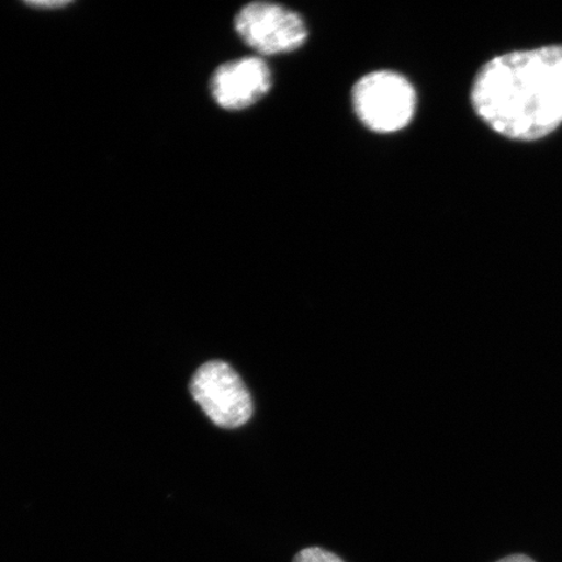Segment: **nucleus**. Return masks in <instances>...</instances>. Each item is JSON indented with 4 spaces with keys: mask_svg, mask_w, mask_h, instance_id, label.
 <instances>
[{
    "mask_svg": "<svg viewBox=\"0 0 562 562\" xmlns=\"http://www.w3.org/2000/svg\"><path fill=\"white\" fill-rule=\"evenodd\" d=\"M292 562H346L336 553L321 547H308L301 550Z\"/></svg>",
    "mask_w": 562,
    "mask_h": 562,
    "instance_id": "obj_6",
    "label": "nucleus"
},
{
    "mask_svg": "<svg viewBox=\"0 0 562 562\" xmlns=\"http://www.w3.org/2000/svg\"><path fill=\"white\" fill-rule=\"evenodd\" d=\"M496 562H537V561L530 557H527V554L515 553V554H509V557H505L501 560H497Z\"/></svg>",
    "mask_w": 562,
    "mask_h": 562,
    "instance_id": "obj_7",
    "label": "nucleus"
},
{
    "mask_svg": "<svg viewBox=\"0 0 562 562\" xmlns=\"http://www.w3.org/2000/svg\"><path fill=\"white\" fill-rule=\"evenodd\" d=\"M472 103L498 135L537 140L562 124V45L497 56L477 72Z\"/></svg>",
    "mask_w": 562,
    "mask_h": 562,
    "instance_id": "obj_1",
    "label": "nucleus"
},
{
    "mask_svg": "<svg viewBox=\"0 0 562 562\" xmlns=\"http://www.w3.org/2000/svg\"><path fill=\"white\" fill-rule=\"evenodd\" d=\"M191 392L206 416L222 428L240 427L252 416L250 393L226 362L202 364L192 379Z\"/></svg>",
    "mask_w": 562,
    "mask_h": 562,
    "instance_id": "obj_3",
    "label": "nucleus"
},
{
    "mask_svg": "<svg viewBox=\"0 0 562 562\" xmlns=\"http://www.w3.org/2000/svg\"><path fill=\"white\" fill-rule=\"evenodd\" d=\"M269 66L261 58L228 61L211 77V94L221 108L238 111L257 103L271 88Z\"/></svg>",
    "mask_w": 562,
    "mask_h": 562,
    "instance_id": "obj_5",
    "label": "nucleus"
},
{
    "mask_svg": "<svg viewBox=\"0 0 562 562\" xmlns=\"http://www.w3.org/2000/svg\"><path fill=\"white\" fill-rule=\"evenodd\" d=\"M353 104L357 116L369 130L393 133L412 122L417 104L416 90L404 76L379 70L356 83Z\"/></svg>",
    "mask_w": 562,
    "mask_h": 562,
    "instance_id": "obj_2",
    "label": "nucleus"
},
{
    "mask_svg": "<svg viewBox=\"0 0 562 562\" xmlns=\"http://www.w3.org/2000/svg\"><path fill=\"white\" fill-rule=\"evenodd\" d=\"M238 35L252 50L276 55L297 50L307 38L304 20L283 5L256 2L237 13Z\"/></svg>",
    "mask_w": 562,
    "mask_h": 562,
    "instance_id": "obj_4",
    "label": "nucleus"
},
{
    "mask_svg": "<svg viewBox=\"0 0 562 562\" xmlns=\"http://www.w3.org/2000/svg\"><path fill=\"white\" fill-rule=\"evenodd\" d=\"M27 4L35 7V9H61V7H67L69 2H31Z\"/></svg>",
    "mask_w": 562,
    "mask_h": 562,
    "instance_id": "obj_8",
    "label": "nucleus"
}]
</instances>
